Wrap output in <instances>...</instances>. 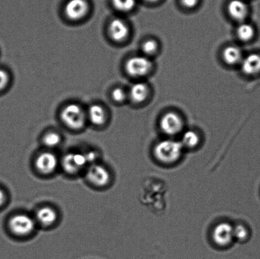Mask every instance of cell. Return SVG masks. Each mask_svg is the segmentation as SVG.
I'll list each match as a JSON object with an SVG mask.
<instances>
[{"instance_id": "83f0119b", "label": "cell", "mask_w": 260, "mask_h": 259, "mask_svg": "<svg viewBox=\"0 0 260 259\" xmlns=\"http://www.w3.org/2000/svg\"><path fill=\"white\" fill-rule=\"evenodd\" d=\"M200 0H180V4L188 9H192L197 6Z\"/></svg>"}, {"instance_id": "f546056e", "label": "cell", "mask_w": 260, "mask_h": 259, "mask_svg": "<svg viewBox=\"0 0 260 259\" xmlns=\"http://www.w3.org/2000/svg\"><path fill=\"white\" fill-rule=\"evenodd\" d=\"M145 1L148 3H150V4H153V3L157 2L159 1V0H145Z\"/></svg>"}, {"instance_id": "7a4b0ae2", "label": "cell", "mask_w": 260, "mask_h": 259, "mask_svg": "<svg viewBox=\"0 0 260 259\" xmlns=\"http://www.w3.org/2000/svg\"><path fill=\"white\" fill-rule=\"evenodd\" d=\"M183 150V147L180 141L167 139L155 144L153 154L159 163L172 165L180 161L182 156Z\"/></svg>"}, {"instance_id": "4316f807", "label": "cell", "mask_w": 260, "mask_h": 259, "mask_svg": "<svg viewBox=\"0 0 260 259\" xmlns=\"http://www.w3.org/2000/svg\"><path fill=\"white\" fill-rule=\"evenodd\" d=\"M85 154L86 160H87L88 166L91 164H96V162L99 159L98 154L96 152L90 151L86 152Z\"/></svg>"}, {"instance_id": "8fae6325", "label": "cell", "mask_w": 260, "mask_h": 259, "mask_svg": "<svg viewBox=\"0 0 260 259\" xmlns=\"http://www.w3.org/2000/svg\"><path fill=\"white\" fill-rule=\"evenodd\" d=\"M89 6L86 0H70L65 7L66 16L72 20H79L86 16Z\"/></svg>"}, {"instance_id": "5bb4252c", "label": "cell", "mask_w": 260, "mask_h": 259, "mask_svg": "<svg viewBox=\"0 0 260 259\" xmlns=\"http://www.w3.org/2000/svg\"><path fill=\"white\" fill-rule=\"evenodd\" d=\"M242 72L247 76H255L260 73V55L251 53L244 57L240 63Z\"/></svg>"}, {"instance_id": "4fadbf2b", "label": "cell", "mask_w": 260, "mask_h": 259, "mask_svg": "<svg viewBox=\"0 0 260 259\" xmlns=\"http://www.w3.org/2000/svg\"><path fill=\"white\" fill-rule=\"evenodd\" d=\"M228 12L232 19L241 23L248 17L249 8L244 0H231L228 5Z\"/></svg>"}, {"instance_id": "484cf974", "label": "cell", "mask_w": 260, "mask_h": 259, "mask_svg": "<svg viewBox=\"0 0 260 259\" xmlns=\"http://www.w3.org/2000/svg\"><path fill=\"white\" fill-rule=\"evenodd\" d=\"M9 82V76L6 71L0 69V91L7 87Z\"/></svg>"}, {"instance_id": "2e32d148", "label": "cell", "mask_w": 260, "mask_h": 259, "mask_svg": "<svg viewBox=\"0 0 260 259\" xmlns=\"http://www.w3.org/2000/svg\"><path fill=\"white\" fill-rule=\"evenodd\" d=\"M87 119L95 126H102L106 123L107 115L103 106L98 104L91 105L86 111Z\"/></svg>"}, {"instance_id": "3957f363", "label": "cell", "mask_w": 260, "mask_h": 259, "mask_svg": "<svg viewBox=\"0 0 260 259\" xmlns=\"http://www.w3.org/2000/svg\"><path fill=\"white\" fill-rule=\"evenodd\" d=\"M60 118L66 126L74 130L82 129L87 120L86 111L76 103L66 105L61 112Z\"/></svg>"}, {"instance_id": "f1b7e54d", "label": "cell", "mask_w": 260, "mask_h": 259, "mask_svg": "<svg viewBox=\"0 0 260 259\" xmlns=\"http://www.w3.org/2000/svg\"><path fill=\"white\" fill-rule=\"evenodd\" d=\"M6 199V195H5L4 190L0 189V207H2L5 204Z\"/></svg>"}, {"instance_id": "ba28073f", "label": "cell", "mask_w": 260, "mask_h": 259, "mask_svg": "<svg viewBox=\"0 0 260 259\" xmlns=\"http://www.w3.org/2000/svg\"><path fill=\"white\" fill-rule=\"evenodd\" d=\"M212 238L218 247H229L234 240L233 226L226 222L216 225L213 230Z\"/></svg>"}, {"instance_id": "ac0fdd59", "label": "cell", "mask_w": 260, "mask_h": 259, "mask_svg": "<svg viewBox=\"0 0 260 259\" xmlns=\"http://www.w3.org/2000/svg\"><path fill=\"white\" fill-rule=\"evenodd\" d=\"M222 57L224 62L230 65L241 63L244 58L240 48L235 45L225 47L223 51Z\"/></svg>"}, {"instance_id": "cb8c5ba5", "label": "cell", "mask_w": 260, "mask_h": 259, "mask_svg": "<svg viewBox=\"0 0 260 259\" xmlns=\"http://www.w3.org/2000/svg\"><path fill=\"white\" fill-rule=\"evenodd\" d=\"M43 142L48 148H55L60 143L61 137L59 134L55 132H49L43 137Z\"/></svg>"}, {"instance_id": "52a82bcc", "label": "cell", "mask_w": 260, "mask_h": 259, "mask_svg": "<svg viewBox=\"0 0 260 259\" xmlns=\"http://www.w3.org/2000/svg\"><path fill=\"white\" fill-rule=\"evenodd\" d=\"M62 168L68 174H75L88 166L85 154L80 152H70L63 157Z\"/></svg>"}, {"instance_id": "d4e9b609", "label": "cell", "mask_w": 260, "mask_h": 259, "mask_svg": "<svg viewBox=\"0 0 260 259\" xmlns=\"http://www.w3.org/2000/svg\"><path fill=\"white\" fill-rule=\"evenodd\" d=\"M128 97V93H126L125 90L121 88H116L114 89L113 92H112V98H113V100L116 101V102H123Z\"/></svg>"}, {"instance_id": "8992f818", "label": "cell", "mask_w": 260, "mask_h": 259, "mask_svg": "<svg viewBox=\"0 0 260 259\" xmlns=\"http://www.w3.org/2000/svg\"><path fill=\"white\" fill-rule=\"evenodd\" d=\"M9 227L14 234L17 236H26L35 230L36 222L32 217L27 214H16L10 219Z\"/></svg>"}, {"instance_id": "9c48e42d", "label": "cell", "mask_w": 260, "mask_h": 259, "mask_svg": "<svg viewBox=\"0 0 260 259\" xmlns=\"http://www.w3.org/2000/svg\"><path fill=\"white\" fill-rule=\"evenodd\" d=\"M86 175L88 181L98 187H105L111 179L108 170L98 164H91L88 166Z\"/></svg>"}, {"instance_id": "44dd1931", "label": "cell", "mask_w": 260, "mask_h": 259, "mask_svg": "<svg viewBox=\"0 0 260 259\" xmlns=\"http://www.w3.org/2000/svg\"><path fill=\"white\" fill-rule=\"evenodd\" d=\"M234 240L239 242H244L248 239L249 232L245 225L239 223L234 227Z\"/></svg>"}, {"instance_id": "ffe728a7", "label": "cell", "mask_w": 260, "mask_h": 259, "mask_svg": "<svg viewBox=\"0 0 260 259\" xmlns=\"http://www.w3.org/2000/svg\"><path fill=\"white\" fill-rule=\"evenodd\" d=\"M237 36L243 42H248L253 39L255 35V29L249 23L241 22L236 29Z\"/></svg>"}, {"instance_id": "d6986e66", "label": "cell", "mask_w": 260, "mask_h": 259, "mask_svg": "<svg viewBox=\"0 0 260 259\" xmlns=\"http://www.w3.org/2000/svg\"><path fill=\"white\" fill-rule=\"evenodd\" d=\"M201 142L200 136L197 132L187 130L183 132L180 143L183 149H193L199 146Z\"/></svg>"}, {"instance_id": "9a60e30c", "label": "cell", "mask_w": 260, "mask_h": 259, "mask_svg": "<svg viewBox=\"0 0 260 259\" xmlns=\"http://www.w3.org/2000/svg\"><path fill=\"white\" fill-rule=\"evenodd\" d=\"M128 97L135 103H141L147 100L149 95V86L146 83L139 82L131 86Z\"/></svg>"}, {"instance_id": "30bf717a", "label": "cell", "mask_w": 260, "mask_h": 259, "mask_svg": "<svg viewBox=\"0 0 260 259\" xmlns=\"http://www.w3.org/2000/svg\"><path fill=\"white\" fill-rule=\"evenodd\" d=\"M58 161L57 156L50 152H45L39 155L36 160V167L42 174L53 173L57 169Z\"/></svg>"}, {"instance_id": "e0dca14e", "label": "cell", "mask_w": 260, "mask_h": 259, "mask_svg": "<svg viewBox=\"0 0 260 259\" xmlns=\"http://www.w3.org/2000/svg\"><path fill=\"white\" fill-rule=\"evenodd\" d=\"M57 219V212L50 207L40 208L36 214V219L40 225L44 226V227H49V226L54 224Z\"/></svg>"}, {"instance_id": "7c38bea8", "label": "cell", "mask_w": 260, "mask_h": 259, "mask_svg": "<svg viewBox=\"0 0 260 259\" xmlns=\"http://www.w3.org/2000/svg\"><path fill=\"white\" fill-rule=\"evenodd\" d=\"M109 33L112 39L115 42H123L129 34L128 25L123 20L114 19L109 24Z\"/></svg>"}, {"instance_id": "6da1fadb", "label": "cell", "mask_w": 260, "mask_h": 259, "mask_svg": "<svg viewBox=\"0 0 260 259\" xmlns=\"http://www.w3.org/2000/svg\"><path fill=\"white\" fill-rule=\"evenodd\" d=\"M168 192V186L165 180L155 177H147L140 189L139 200L152 214L162 215L167 208Z\"/></svg>"}, {"instance_id": "603a6c76", "label": "cell", "mask_w": 260, "mask_h": 259, "mask_svg": "<svg viewBox=\"0 0 260 259\" xmlns=\"http://www.w3.org/2000/svg\"><path fill=\"white\" fill-rule=\"evenodd\" d=\"M112 3L118 11L128 12L134 9L136 0H112Z\"/></svg>"}, {"instance_id": "7402d4cb", "label": "cell", "mask_w": 260, "mask_h": 259, "mask_svg": "<svg viewBox=\"0 0 260 259\" xmlns=\"http://www.w3.org/2000/svg\"><path fill=\"white\" fill-rule=\"evenodd\" d=\"M159 45L157 41L149 39L144 41L142 45V50L144 55L149 57V56L154 55L157 52Z\"/></svg>"}, {"instance_id": "5b68a950", "label": "cell", "mask_w": 260, "mask_h": 259, "mask_svg": "<svg viewBox=\"0 0 260 259\" xmlns=\"http://www.w3.org/2000/svg\"><path fill=\"white\" fill-rule=\"evenodd\" d=\"M159 126L166 135L174 136L182 133L184 123L178 114L175 112H168L160 118Z\"/></svg>"}, {"instance_id": "277c9868", "label": "cell", "mask_w": 260, "mask_h": 259, "mask_svg": "<svg viewBox=\"0 0 260 259\" xmlns=\"http://www.w3.org/2000/svg\"><path fill=\"white\" fill-rule=\"evenodd\" d=\"M153 63L149 57L145 55H136L129 58L125 64L126 72L133 78H142L150 72Z\"/></svg>"}]
</instances>
